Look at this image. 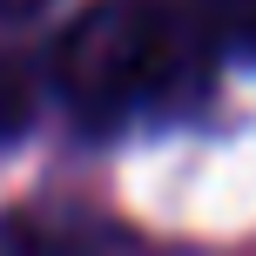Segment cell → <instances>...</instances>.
<instances>
[{
	"mask_svg": "<svg viewBox=\"0 0 256 256\" xmlns=\"http://www.w3.org/2000/svg\"><path fill=\"white\" fill-rule=\"evenodd\" d=\"M54 81L81 128L162 122L202 94L209 34L168 0H94L54 48Z\"/></svg>",
	"mask_w": 256,
	"mask_h": 256,
	"instance_id": "obj_1",
	"label": "cell"
},
{
	"mask_svg": "<svg viewBox=\"0 0 256 256\" xmlns=\"http://www.w3.org/2000/svg\"><path fill=\"white\" fill-rule=\"evenodd\" d=\"M7 256H115L122 230L108 222H48V230H7Z\"/></svg>",
	"mask_w": 256,
	"mask_h": 256,
	"instance_id": "obj_2",
	"label": "cell"
},
{
	"mask_svg": "<svg viewBox=\"0 0 256 256\" xmlns=\"http://www.w3.org/2000/svg\"><path fill=\"white\" fill-rule=\"evenodd\" d=\"M189 14H196L202 34L222 40V48L256 54V0H189Z\"/></svg>",
	"mask_w": 256,
	"mask_h": 256,
	"instance_id": "obj_3",
	"label": "cell"
},
{
	"mask_svg": "<svg viewBox=\"0 0 256 256\" xmlns=\"http://www.w3.org/2000/svg\"><path fill=\"white\" fill-rule=\"evenodd\" d=\"M34 108H40V94H34V81H27V68L0 61V148H14V142L34 128Z\"/></svg>",
	"mask_w": 256,
	"mask_h": 256,
	"instance_id": "obj_4",
	"label": "cell"
},
{
	"mask_svg": "<svg viewBox=\"0 0 256 256\" xmlns=\"http://www.w3.org/2000/svg\"><path fill=\"white\" fill-rule=\"evenodd\" d=\"M34 7H48V0H0V14H34Z\"/></svg>",
	"mask_w": 256,
	"mask_h": 256,
	"instance_id": "obj_5",
	"label": "cell"
}]
</instances>
